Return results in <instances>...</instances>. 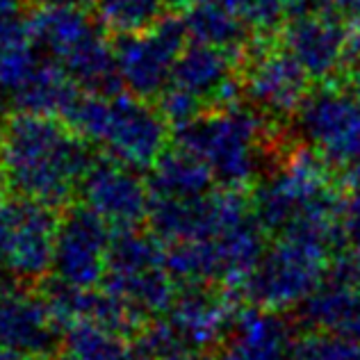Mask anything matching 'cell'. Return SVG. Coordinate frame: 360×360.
<instances>
[{"label": "cell", "instance_id": "1", "mask_svg": "<svg viewBox=\"0 0 360 360\" xmlns=\"http://www.w3.org/2000/svg\"><path fill=\"white\" fill-rule=\"evenodd\" d=\"M3 155L9 178L34 198L64 196L84 167V150L71 130L41 115L9 123Z\"/></svg>", "mask_w": 360, "mask_h": 360}, {"label": "cell", "instance_id": "2", "mask_svg": "<svg viewBox=\"0 0 360 360\" xmlns=\"http://www.w3.org/2000/svg\"><path fill=\"white\" fill-rule=\"evenodd\" d=\"M30 23L39 51L75 84H84L89 91L115 94L121 84L115 49L89 16L78 7H46Z\"/></svg>", "mask_w": 360, "mask_h": 360}, {"label": "cell", "instance_id": "3", "mask_svg": "<svg viewBox=\"0 0 360 360\" xmlns=\"http://www.w3.org/2000/svg\"><path fill=\"white\" fill-rule=\"evenodd\" d=\"M75 123L89 135L105 139L123 158L148 160L162 144V121L144 103L128 96H89L71 105Z\"/></svg>", "mask_w": 360, "mask_h": 360}, {"label": "cell", "instance_id": "4", "mask_svg": "<svg viewBox=\"0 0 360 360\" xmlns=\"http://www.w3.org/2000/svg\"><path fill=\"white\" fill-rule=\"evenodd\" d=\"M187 37L185 21L176 16H162L141 32L121 34L115 44L121 84L144 98L165 91L172 84L178 55L187 46Z\"/></svg>", "mask_w": 360, "mask_h": 360}, {"label": "cell", "instance_id": "5", "mask_svg": "<svg viewBox=\"0 0 360 360\" xmlns=\"http://www.w3.org/2000/svg\"><path fill=\"white\" fill-rule=\"evenodd\" d=\"M285 51L312 73H324L347 55V30L330 14L292 16L285 27Z\"/></svg>", "mask_w": 360, "mask_h": 360}, {"label": "cell", "instance_id": "6", "mask_svg": "<svg viewBox=\"0 0 360 360\" xmlns=\"http://www.w3.org/2000/svg\"><path fill=\"white\" fill-rule=\"evenodd\" d=\"M229 55L231 51L201 41H196L194 46H185L183 53L178 55L172 84L189 91L192 96L214 91L231 71Z\"/></svg>", "mask_w": 360, "mask_h": 360}, {"label": "cell", "instance_id": "7", "mask_svg": "<svg viewBox=\"0 0 360 360\" xmlns=\"http://www.w3.org/2000/svg\"><path fill=\"white\" fill-rule=\"evenodd\" d=\"M187 34L196 41L210 44L224 51H238L246 41V23L235 12L212 3H194L189 5L183 16Z\"/></svg>", "mask_w": 360, "mask_h": 360}, {"label": "cell", "instance_id": "8", "mask_svg": "<svg viewBox=\"0 0 360 360\" xmlns=\"http://www.w3.org/2000/svg\"><path fill=\"white\" fill-rule=\"evenodd\" d=\"M165 3L167 0H94V7L103 27L117 34H130L155 25L162 18L160 14Z\"/></svg>", "mask_w": 360, "mask_h": 360}, {"label": "cell", "instance_id": "9", "mask_svg": "<svg viewBox=\"0 0 360 360\" xmlns=\"http://www.w3.org/2000/svg\"><path fill=\"white\" fill-rule=\"evenodd\" d=\"M196 3H212L226 7L255 27L274 25L281 14V0H196Z\"/></svg>", "mask_w": 360, "mask_h": 360}, {"label": "cell", "instance_id": "10", "mask_svg": "<svg viewBox=\"0 0 360 360\" xmlns=\"http://www.w3.org/2000/svg\"><path fill=\"white\" fill-rule=\"evenodd\" d=\"M46 7H80L84 0H39Z\"/></svg>", "mask_w": 360, "mask_h": 360}, {"label": "cell", "instance_id": "11", "mask_svg": "<svg viewBox=\"0 0 360 360\" xmlns=\"http://www.w3.org/2000/svg\"><path fill=\"white\" fill-rule=\"evenodd\" d=\"M349 5H354V7H356V12L360 14V0H349Z\"/></svg>", "mask_w": 360, "mask_h": 360}, {"label": "cell", "instance_id": "12", "mask_svg": "<svg viewBox=\"0 0 360 360\" xmlns=\"http://www.w3.org/2000/svg\"><path fill=\"white\" fill-rule=\"evenodd\" d=\"M295 3H306V0H295Z\"/></svg>", "mask_w": 360, "mask_h": 360}]
</instances>
